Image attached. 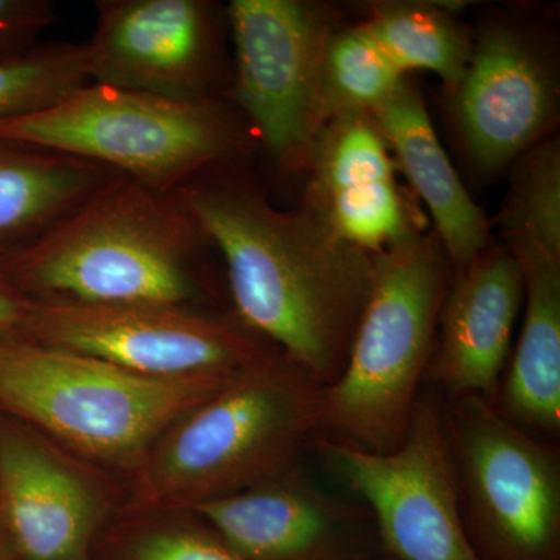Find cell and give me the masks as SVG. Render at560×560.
<instances>
[{
	"instance_id": "1",
	"label": "cell",
	"mask_w": 560,
	"mask_h": 560,
	"mask_svg": "<svg viewBox=\"0 0 560 560\" xmlns=\"http://www.w3.org/2000/svg\"><path fill=\"white\" fill-rule=\"evenodd\" d=\"M226 264L237 318L324 386L340 377L370 300L375 254L307 206H272L235 161L172 191Z\"/></svg>"
},
{
	"instance_id": "2",
	"label": "cell",
	"mask_w": 560,
	"mask_h": 560,
	"mask_svg": "<svg viewBox=\"0 0 560 560\" xmlns=\"http://www.w3.org/2000/svg\"><path fill=\"white\" fill-rule=\"evenodd\" d=\"M205 242L172 194L116 173L38 238L0 254V272L33 301L189 307Z\"/></svg>"
},
{
	"instance_id": "3",
	"label": "cell",
	"mask_w": 560,
	"mask_h": 560,
	"mask_svg": "<svg viewBox=\"0 0 560 560\" xmlns=\"http://www.w3.org/2000/svg\"><path fill=\"white\" fill-rule=\"evenodd\" d=\"M324 388L279 349L232 375L153 445L138 469L136 506L190 511L289 469L318 436Z\"/></svg>"
},
{
	"instance_id": "4",
	"label": "cell",
	"mask_w": 560,
	"mask_h": 560,
	"mask_svg": "<svg viewBox=\"0 0 560 560\" xmlns=\"http://www.w3.org/2000/svg\"><path fill=\"white\" fill-rule=\"evenodd\" d=\"M452 278L434 231L375 254L370 300L345 370L324 388L320 436L372 453H388L404 441Z\"/></svg>"
},
{
	"instance_id": "5",
	"label": "cell",
	"mask_w": 560,
	"mask_h": 560,
	"mask_svg": "<svg viewBox=\"0 0 560 560\" xmlns=\"http://www.w3.org/2000/svg\"><path fill=\"white\" fill-rule=\"evenodd\" d=\"M231 377H145L83 353L0 338V411L124 469L138 470L162 434Z\"/></svg>"
},
{
	"instance_id": "6",
	"label": "cell",
	"mask_w": 560,
	"mask_h": 560,
	"mask_svg": "<svg viewBox=\"0 0 560 560\" xmlns=\"http://www.w3.org/2000/svg\"><path fill=\"white\" fill-rule=\"evenodd\" d=\"M0 139L95 162L162 194L237 161L246 143L213 97L176 101L98 83L43 113L0 121Z\"/></svg>"
},
{
	"instance_id": "7",
	"label": "cell",
	"mask_w": 560,
	"mask_h": 560,
	"mask_svg": "<svg viewBox=\"0 0 560 560\" xmlns=\"http://www.w3.org/2000/svg\"><path fill=\"white\" fill-rule=\"evenodd\" d=\"M445 412L467 533L501 560H555L559 452L481 397L453 399Z\"/></svg>"
},
{
	"instance_id": "8",
	"label": "cell",
	"mask_w": 560,
	"mask_h": 560,
	"mask_svg": "<svg viewBox=\"0 0 560 560\" xmlns=\"http://www.w3.org/2000/svg\"><path fill=\"white\" fill-rule=\"evenodd\" d=\"M234 98L280 171H308L326 125L323 68L338 31L329 7L304 0H232Z\"/></svg>"
},
{
	"instance_id": "9",
	"label": "cell",
	"mask_w": 560,
	"mask_h": 560,
	"mask_svg": "<svg viewBox=\"0 0 560 560\" xmlns=\"http://www.w3.org/2000/svg\"><path fill=\"white\" fill-rule=\"evenodd\" d=\"M316 451L370 504L397 559L482 560L464 522L447 412L436 400H418L394 451L372 453L324 436Z\"/></svg>"
},
{
	"instance_id": "10",
	"label": "cell",
	"mask_w": 560,
	"mask_h": 560,
	"mask_svg": "<svg viewBox=\"0 0 560 560\" xmlns=\"http://www.w3.org/2000/svg\"><path fill=\"white\" fill-rule=\"evenodd\" d=\"M21 338L154 378L228 377L276 350L238 318L184 305L33 301Z\"/></svg>"
},
{
	"instance_id": "11",
	"label": "cell",
	"mask_w": 560,
	"mask_h": 560,
	"mask_svg": "<svg viewBox=\"0 0 560 560\" xmlns=\"http://www.w3.org/2000/svg\"><path fill=\"white\" fill-rule=\"evenodd\" d=\"M452 97L471 165L481 175H495L547 139L555 125V54L528 28L488 24L474 39L469 68Z\"/></svg>"
},
{
	"instance_id": "12",
	"label": "cell",
	"mask_w": 560,
	"mask_h": 560,
	"mask_svg": "<svg viewBox=\"0 0 560 560\" xmlns=\"http://www.w3.org/2000/svg\"><path fill=\"white\" fill-rule=\"evenodd\" d=\"M88 44L91 81L176 98H209L220 21L205 0H98Z\"/></svg>"
},
{
	"instance_id": "13",
	"label": "cell",
	"mask_w": 560,
	"mask_h": 560,
	"mask_svg": "<svg viewBox=\"0 0 560 560\" xmlns=\"http://www.w3.org/2000/svg\"><path fill=\"white\" fill-rule=\"evenodd\" d=\"M397 171L370 114L334 117L316 139L302 205L345 241L381 253L425 231L419 206L401 186Z\"/></svg>"
},
{
	"instance_id": "14",
	"label": "cell",
	"mask_w": 560,
	"mask_h": 560,
	"mask_svg": "<svg viewBox=\"0 0 560 560\" xmlns=\"http://www.w3.org/2000/svg\"><path fill=\"white\" fill-rule=\"evenodd\" d=\"M101 488L38 434L0 425V523L21 560H91Z\"/></svg>"
},
{
	"instance_id": "15",
	"label": "cell",
	"mask_w": 560,
	"mask_h": 560,
	"mask_svg": "<svg viewBox=\"0 0 560 560\" xmlns=\"http://www.w3.org/2000/svg\"><path fill=\"white\" fill-rule=\"evenodd\" d=\"M523 298L521 264L504 243L453 272L427 371L451 400L477 396L495 404Z\"/></svg>"
},
{
	"instance_id": "16",
	"label": "cell",
	"mask_w": 560,
	"mask_h": 560,
	"mask_svg": "<svg viewBox=\"0 0 560 560\" xmlns=\"http://www.w3.org/2000/svg\"><path fill=\"white\" fill-rule=\"evenodd\" d=\"M243 560H334L350 521L296 464L194 510Z\"/></svg>"
},
{
	"instance_id": "17",
	"label": "cell",
	"mask_w": 560,
	"mask_h": 560,
	"mask_svg": "<svg viewBox=\"0 0 560 560\" xmlns=\"http://www.w3.org/2000/svg\"><path fill=\"white\" fill-rule=\"evenodd\" d=\"M371 116L397 167L429 208L453 272L464 270L492 245L490 223L453 168L422 95L405 79Z\"/></svg>"
},
{
	"instance_id": "18",
	"label": "cell",
	"mask_w": 560,
	"mask_h": 560,
	"mask_svg": "<svg viewBox=\"0 0 560 560\" xmlns=\"http://www.w3.org/2000/svg\"><path fill=\"white\" fill-rule=\"evenodd\" d=\"M525 285V316L517 348L501 377L495 407L534 433L560 429V257L525 235L504 238Z\"/></svg>"
},
{
	"instance_id": "19",
	"label": "cell",
	"mask_w": 560,
	"mask_h": 560,
	"mask_svg": "<svg viewBox=\"0 0 560 560\" xmlns=\"http://www.w3.org/2000/svg\"><path fill=\"white\" fill-rule=\"evenodd\" d=\"M114 175L95 162L0 139V254L38 238Z\"/></svg>"
},
{
	"instance_id": "20",
	"label": "cell",
	"mask_w": 560,
	"mask_h": 560,
	"mask_svg": "<svg viewBox=\"0 0 560 560\" xmlns=\"http://www.w3.org/2000/svg\"><path fill=\"white\" fill-rule=\"evenodd\" d=\"M363 24L401 72L430 70L451 95L466 75L474 38L448 7L381 2Z\"/></svg>"
},
{
	"instance_id": "21",
	"label": "cell",
	"mask_w": 560,
	"mask_h": 560,
	"mask_svg": "<svg viewBox=\"0 0 560 560\" xmlns=\"http://www.w3.org/2000/svg\"><path fill=\"white\" fill-rule=\"evenodd\" d=\"M405 80L363 22L338 28L327 46L323 68L326 124L346 114H371Z\"/></svg>"
},
{
	"instance_id": "22",
	"label": "cell",
	"mask_w": 560,
	"mask_h": 560,
	"mask_svg": "<svg viewBox=\"0 0 560 560\" xmlns=\"http://www.w3.org/2000/svg\"><path fill=\"white\" fill-rule=\"evenodd\" d=\"M90 83L86 43L36 46L0 60V121L54 108Z\"/></svg>"
},
{
	"instance_id": "23",
	"label": "cell",
	"mask_w": 560,
	"mask_h": 560,
	"mask_svg": "<svg viewBox=\"0 0 560 560\" xmlns=\"http://www.w3.org/2000/svg\"><path fill=\"white\" fill-rule=\"evenodd\" d=\"M503 238L525 235L560 257V145L540 140L512 164L511 187L499 219Z\"/></svg>"
},
{
	"instance_id": "24",
	"label": "cell",
	"mask_w": 560,
	"mask_h": 560,
	"mask_svg": "<svg viewBox=\"0 0 560 560\" xmlns=\"http://www.w3.org/2000/svg\"><path fill=\"white\" fill-rule=\"evenodd\" d=\"M120 560H243L201 526L161 525L132 537Z\"/></svg>"
},
{
	"instance_id": "25",
	"label": "cell",
	"mask_w": 560,
	"mask_h": 560,
	"mask_svg": "<svg viewBox=\"0 0 560 560\" xmlns=\"http://www.w3.org/2000/svg\"><path fill=\"white\" fill-rule=\"evenodd\" d=\"M55 21L57 10L49 0H0V60L36 47Z\"/></svg>"
},
{
	"instance_id": "26",
	"label": "cell",
	"mask_w": 560,
	"mask_h": 560,
	"mask_svg": "<svg viewBox=\"0 0 560 560\" xmlns=\"http://www.w3.org/2000/svg\"><path fill=\"white\" fill-rule=\"evenodd\" d=\"M33 300L3 278L0 272V338H21L31 316Z\"/></svg>"
},
{
	"instance_id": "27",
	"label": "cell",
	"mask_w": 560,
	"mask_h": 560,
	"mask_svg": "<svg viewBox=\"0 0 560 560\" xmlns=\"http://www.w3.org/2000/svg\"><path fill=\"white\" fill-rule=\"evenodd\" d=\"M11 555H13V551H11L5 530H3L2 523H0V560H9Z\"/></svg>"
}]
</instances>
